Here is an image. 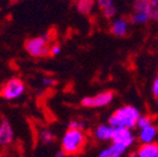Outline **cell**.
I'll return each mask as SVG.
<instances>
[{"label":"cell","instance_id":"obj_1","mask_svg":"<svg viewBox=\"0 0 158 157\" xmlns=\"http://www.w3.org/2000/svg\"><path fill=\"white\" fill-rule=\"evenodd\" d=\"M139 117H141V111L136 107L126 104V106L116 109L109 117L108 123L111 124L113 128H127L133 130L137 125Z\"/></svg>","mask_w":158,"mask_h":157},{"label":"cell","instance_id":"obj_2","mask_svg":"<svg viewBox=\"0 0 158 157\" xmlns=\"http://www.w3.org/2000/svg\"><path fill=\"white\" fill-rule=\"evenodd\" d=\"M86 143L87 138L84 131L68 128L62 138V150L67 155H76L84 150Z\"/></svg>","mask_w":158,"mask_h":157},{"label":"cell","instance_id":"obj_3","mask_svg":"<svg viewBox=\"0 0 158 157\" xmlns=\"http://www.w3.org/2000/svg\"><path fill=\"white\" fill-rule=\"evenodd\" d=\"M25 87L23 81L20 78L13 77L6 83L2 90H1V96L7 100H13V99H17L22 96Z\"/></svg>","mask_w":158,"mask_h":157},{"label":"cell","instance_id":"obj_4","mask_svg":"<svg viewBox=\"0 0 158 157\" xmlns=\"http://www.w3.org/2000/svg\"><path fill=\"white\" fill-rule=\"evenodd\" d=\"M114 93L112 91H103L97 93L96 96L85 97L81 100V104L86 108H101L106 107L113 101Z\"/></svg>","mask_w":158,"mask_h":157},{"label":"cell","instance_id":"obj_5","mask_svg":"<svg viewBox=\"0 0 158 157\" xmlns=\"http://www.w3.org/2000/svg\"><path fill=\"white\" fill-rule=\"evenodd\" d=\"M25 49L30 55L34 57H42L49 53V47L47 45V40L43 37H34L25 43Z\"/></svg>","mask_w":158,"mask_h":157},{"label":"cell","instance_id":"obj_6","mask_svg":"<svg viewBox=\"0 0 158 157\" xmlns=\"http://www.w3.org/2000/svg\"><path fill=\"white\" fill-rule=\"evenodd\" d=\"M112 142L122 144L126 147H130L135 142V135L131 129L127 128H115L114 129Z\"/></svg>","mask_w":158,"mask_h":157},{"label":"cell","instance_id":"obj_7","mask_svg":"<svg viewBox=\"0 0 158 157\" xmlns=\"http://www.w3.org/2000/svg\"><path fill=\"white\" fill-rule=\"evenodd\" d=\"M157 136H158V129L154 124L149 125V126H146L144 129H139V132H138V140H139V142L142 144L154 143Z\"/></svg>","mask_w":158,"mask_h":157},{"label":"cell","instance_id":"obj_8","mask_svg":"<svg viewBox=\"0 0 158 157\" xmlns=\"http://www.w3.org/2000/svg\"><path fill=\"white\" fill-rule=\"evenodd\" d=\"M114 129L111 124L109 123H102L99 124L94 130V136L97 140L102 141V142H106V141H112L113 138Z\"/></svg>","mask_w":158,"mask_h":157},{"label":"cell","instance_id":"obj_9","mask_svg":"<svg viewBox=\"0 0 158 157\" xmlns=\"http://www.w3.org/2000/svg\"><path fill=\"white\" fill-rule=\"evenodd\" d=\"M127 147L118 143L112 142V144L98 154V157H122L125 154Z\"/></svg>","mask_w":158,"mask_h":157},{"label":"cell","instance_id":"obj_10","mask_svg":"<svg viewBox=\"0 0 158 157\" xmlns=\"http://www.w3.org/2000/svg\"><path fill=\"white\" fill-rule=\"evenodd\" d=\"M110 31L116 37H123L127 34L128 32V22L127 20L123 18L113 20V22L110 25Z\"/></svg>","mask_w":158,"mask_h":157},{"label":"cell","instance_id":"obj_11","mask_svg":"<svg viewBox=\"0 0 158 157\" xmlns=\"http://www.w3.org/2000/svg\"><path fill=\"white\" fill-rule=\"evenodd\" d=\"M13 130L8 120H2L0 124V144L8 145L12 142Z\"/></svg>","mask_w":158,"mask_h":157},{"label":"cell","instance_id":"obj_12","mask_svg":"<svg viewBox=\"0 0 158 157\" xmlns=\"http://www.w3.org/2000/svg\"><path fill=\"white\" fill-rule=\"evenodd\" d=\"M137 157H158V144L157 143H149V144H142L136 151Z\"/></svg>","mask_w":158,"mask_h":157},{"label":"cell","instance_id":"obj_13","mask_svg":"<svg viewBox=\"0 0 158 157\" xmlns=\"http://www.w3.org/2000/svg\"><path fill=\"white\" fill-rule=\"evenodd\" d=\"M96 0H78L77 1V10L82 15H89L94 9Z\"/></svg>","mask_w":158,"mask_h":157},{"label":"cell","instance_id":"obj_14","mask_svg":"<svg viewBox=\"0 0 158 157\" xmlns=\"http://www.w3.org/2000/svg\"><path fill=\"white\" fill-rule=\"evenodd\" d=\"M149 20H151V17L148 12H134L131 17V22L136 25L146 24Z\"/></svg>","mask_w":158,"mask_h":157},{"label":"cell","instance_id":"obj_15","mask_svg":"<svg viewBox=\"0 0 158 157\" xmlns=\"http://www.w3.org/2000/svg\"><path fill=\"white\" fill-rule=\"evenodd\" d=\"M149 5H151V0H134L133 1L134 12H148Z\"/></svg>","mask_w":158,"mask_h":157},{"label":"cell","instance_id":"obj_16","mask_svg":"<svg viewBox=\"0 0 158 157\" xmlns=\"http://www.w3.org/2000/svg\"><path fill=\"white\" fill-rule=\"evenodd\" d=\"M149 17L153 21H158V0H151L149 5Z\"/></svg>","mask_w":158,"mask_h":157},{"label":"cell","instance_id":"obj_17","mask_svg":"<svg viewBox=\"0 0 158 157\" xmlns=\"http://www.w3.org/2000/svg\"><path fill=\"white\" fill-rule=\"evenodd\" d=\"M152 124H153V119H152L151 117L141 114V117L138 118L136 128L137 129H144V128H146V126H149V125H152Z\"/></svg>","mask_w":158,"mask_h":157},{"label":"cell","instance_id":"obj_18","mask_svg":"<svg viewBox=\"0 0 158 157\" xmlns=\"http://www.w3.org/2000/svg\"><path fill=\"white\" fill-rule=\"evenodd\" d=\"M40 138H41V141H42L44 144H51V143L54 142L55 136L53 134V132L48 130H43L40 134Z\"/></svg>","mask_w":158,"mask_h":157},{"label":"cell","instance_id":"obj_19","mask_svg":"<svg viewBox=\"0 0 158 157\" xmlns=\"http://www.w3.org/2000/svg\"><path fill=\"white\" fill-rule=\"evenodd\" d=\"M116 12H118V9H116V7L114 5L109 6L106 9L102 10V13H103V15L106 19H112V18H114L116 15Z\"/></svg>","mask_w":158,"mask_h":157},{"label":"cell","instance_id":"obj_20","mask_svg":"<svg viewBox=\"0 0 158 157\" xmlns=\"http://www.w3.org/2000/svg\"><path fill=\"white\" fill-rule=\"evenodd\" d=\"M69 129H76V130H82L86 128V124H85L82 121H72V122L68 124Z\"/></svg>","mask_w":158,"mask_h":157},{"label":"cell","instance_id":"obj_21","mask_svg":"<svg viewBox=\"0 0 158 157\" xmlns=\"http://www.w3.org/2000/svg\"><path fill=\"white\" fill-rule=\"evenodd\" d=\"M97 2V6H98L99 8L101 10L106 9V7H109V6L113 5V0H96Z\"/></svg>","mask_w":158,"mask_h":157},{"label":"cell","instance_id":"obj_22","mask_svg":"<svg viewBox=\"0 0 158 157\" xmlns=\"http://www.w3.org/2000/svg\"><path fill=\"white\" fill-rule=\"evenodd\" d=\"M152 92H153L154 96L158 99V74H157V76L155 77V79H154V81H153V85H152Z\"/></svg>","mask_w":158,"mask_h":157},{"label":"cell","instance_id":"obj_23","mask_svg":"<svg viewBox=\"0 0 158 157\" xmlns=\"http://www.w3.org/2000/svg\"><path fill=\"white\" fill-rule=\"evenodd\" d=\"M62 49L59 45H53L51 49H49V55H52V56H57V55L60 53Z\"/></svg>","mask_w":158,"mask_h":157},{"label":"cell","instance_id":"obj_24","mask_svg":"<svg viewBox=\"0 0 158 157\" xmlns=\"http://www.w3.org/2000/svg\"><path fill=\"white\" fill-rule=\"evenodd\" d=\"M55 79L53 78H44L43 79V85H44L45 87H52L55 85Z\"/></svg>","mask_w":158,"mask_h":157},{"label":"cell","instance_id":"obj_25","mask_svg":"<svg viewBox=\"0 0 158 157\" xmlns=\"http://www.w3.org/2000/svg\"><path fill=\"white\" fill-rule=\"evenodd\" d=\"M66 153L64 152V150H59L56 152V154H55V157H65L66 156Z\"/></svg>","mask_w":158,"mask_h":157},{"label":"cell","instance_id":"obj_26","mask_svg":"<svg viewBox=\"0 0 158 157\" xmlns=\"http://www.w3.org/2000/svg\"><path fill=\"white\" fill-rule=\"evenodd\" d=\"M67 1H73L74 2V1H78V0H67Z\"/></svg>","mask_w":158,"mask_h":157},{"label":"cell","instance_id":"obj_27","mask_svg":"<svg viewBox=\"0 0 158 157\" xmlns=\"http://www.w3.org/2000/svg\"><path fill=\"white\" fill-rule=\"evenodd\" d=\"M156 106H157V109H158V99H157V103H156Z\"/></svg>","mask_w":158,"mask_h":157},{"label":"cell","instance_id":"obj_28","mask_svg":"<svg viewBox=\"0 0 158 157\" xmlns=\"http://www.w3.org/2000/svg\"><path fill=\"white\" fill-rule=\"evenodd\" d=\"M15 1H18V0H15Z\"/></svg>","mask_w":158,"mask_h":157}]
</instances>
